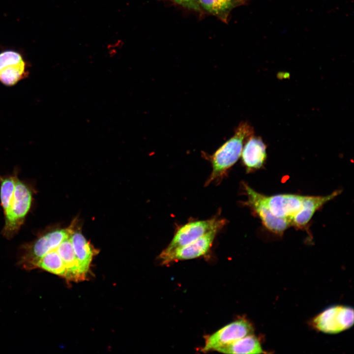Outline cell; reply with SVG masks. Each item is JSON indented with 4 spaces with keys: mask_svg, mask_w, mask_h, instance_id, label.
I'll return each instance as SVG.
<instances>
[{
    "mask_svg": "<svg viewBox=\"0 0 354 354\" xmlns=\"http://www.w3.org/2000/svg\"><path fill=\"white\" fill-rule=\"evenodd\" d=\"M73 230L71 227L57 229L38 237L27 249L21 260V264L27 269L36 268L38 262L47 253L56 249Z\"/></svg>",
    "mask_w": 354,
    "mask_h": 354,
    "instance_id": "3",
    "label": "cell"
},
{
    "mask_svg": "<svg viewBox=\"0 0 354 354\" xmlns=\"http://www.w3.org/2000/svg\"><path fill=\"white\" fill-rule=\"evenodd\" d=\"M354 324V309L337 305L329 307L317 316L312 324L317 330L335 334L350 328Z\"/></svg>",
    "mask_w": 354,
    "mask_h": 354,
    "instance_id": "5",
    "label": "cell"
},
{
    "mask_svg": "<svg viewBox=\"0 0 354 354\" xmlns=\"http://www.w3.org/2000/svg\"><path fill=\"white\" fill-rule=\"evenodd\" d=\"M56 249L65 264L67 272L66 279L74 281L84 279L86 275L81 269L70 236L65 238Z\"/></svg>",
    "mask_w": 354,
    "mask_h": 354,
    "instance_id": "12",
    "label": "cell"
},
{
    "mask_svg": "<svg viewBox=\"0 0 354 354\" xmlns=\"http://www.w3.org/2000/svg\"><path fill=\"white\" fill-rule=\"evenodd\" d=\"M254 135L253 127L247 122H241L234 134L208 157L212 172L206 185L216 179H220L238 160L246 140Z\"/></svg>",
    "mask_w": 354,
    "mask_h": 354,
    "instance_id": "1",
    "label": "cell"
},
{
    "mask_svg": "<svg viewBox=\"0 0 354 354\" xmlns=\"http://www.w3.org/2000/svg\"><path fill=\"white\" fill-rule=\"evenodd\" d=\"M24 62L22 55L16 51L8 50L0 53V71L9 65Z\"/></svg>",
    "mask_w": 354,
    "mask_h": 354,
    "instance_id": "19",
    "label": "cell"
},
{
    "mask_svg": "<svg viewBox=\"0 0 354 354\" xmlns=\"http://www.w3.org/2000/svg\"><path fill=\"white\" fill-rule=\"evenodd\" d=\"M27 74L25 62L10 65L0 71V82L5 86H12Z\"/></svg>",
    "mask_w": 354,
    "mask_h": 354,
    "instance_id": "18",
    "label": "cell"
},
{
    "mask_svg": "<svg viewBox=\"0 0 354 354\" xmlns=\"http://www.w3.org/2000/svg\"><path fill=\"white\" fill-rule=\"evenodd\" d=\"M270 212L275 217L284 219L290 226L292 221L302 206L305 196L284 194L264 196Z\"/></svg>",
    "mask_w": 354,
    "mask_h": 354,
    "instance_id": "9",
    "label": "cell"
},
{
    "mask_svg": "<svg viewBox=\"0 0 354 354\" xmlns=\"http://www.w3.org/2000/svg\"><path fill=\"white\" fill-rule=\"evenodd\" d=\"M247 200L245 205L249 206L259 217L264 226L270 232L282 235L289 228V223L284 219L274 216L270 212L264 200V195L260 194L251 188L247 184H243Z\"/></svg>",
    "mask_w": 354,
    "mask_h": 354,
    "instance_id": "6",
    "label": "cell"
},
{
    "mask_svg": "<svg viewBox=\"0 0 354 354\" xmlns=\"http://www.w3.org/2000/svg\"><path fill=\"white\" fill-rule=\"evenodd\" d=\"M266 149V146L260 137L253 135L246 140L241 154L247 173L263 167L267 158Z\"/></svg>",
    "mask_w": 354,
    "mask_h": 354,
    "instance_id": "10",
    "label": "cell"
},
{
    "mask_svg": "<svg viewBox=\"0 0 354 354\" xmlns=\"http://www.w3.org/2000/svg\"><path fill=\"white\" fill-rule=\"evenodd\" d=\"M37 267L66 278L67 272L65 264L56 249L42 257L37 263Z\"/></svg>",
    "mask_w": 354,
    "mask_h": 354,
    "instance_id": "16",
    "label": "cell"
},
{
    "mask_svg": "<svg viewBox=\"0 0 354 354\" xmlns=\"http://www.w3.org/2000/svg\"><path fill=\"white\" fill-rule=\"evenodd\" d=\"M216 351L224 354L264 353L260 342L253 334L217 349Z\"/></svg>",
    "mask_w": 354,
    "mask_h": 354,
    "instance_id": "15",
    "label": "cell"
},
{
    "mask_svg": "<svg viewBox=\"0 0 354 354\" xmlns=\"http://www.w3.org/2000/svg\"><path fill=\"white\" fill-rule=\"evenodd\" d=\"M253 332L254 328L250 323L244 319H239L208 336L202 351L204 352L215 351Z\"/></svg>",
    "mask_w": 354,
    "mask_h": 354,
    "instance_id": "7",
    "label": "cell"
},
{
    "mask_svg": "<svg viewBox=\"0 0 354 354\" xmlns=\"http://www.w3.org/2000/svg\"><path fill=\"white\" fill-rule=\"evenodd\" d=\"M174 2L189 9L200 11L199 0H171Z\"/></svg>",
    "mask_w": 354,
    "mask_h": 354,
    "instance_id": "20",
    "label": "cell"
},
{
    "mask_svg": "<svg viewBox=\"0 0 354 354\" xmlns=\"http://www.w3.org/2000/svg\"><path fill=\"white\" fill-rule=\"evenodd\" d=\"M247 0H199L201 9L227 23L231 11Z\"/></svg>",
    "mask_w": 354,
    "mask_h": 354,
    "instance_id": "14",
    "label": "cell"
},
{
    "mask_svg": "<svg viewBox=\"0 0 354 354\" xmlns=\"http://www.w3.org/2000/svg\"><path fill=\"white\" fill-rule=\"evenodd\" d=\"M70 238L81 269L86 275L95 251L80 231H73Z\"/></svg>",
    "mask_w": 354,
    "mask_h": 354,
    "instance_id": "13",
    "label": "cell"
},
{
    "mask_svg": "<svg viewBox=\"0 0 354 354\" xmlns=\"http://www.w3.org/2000/svg\"><path fill=\"white\" fill-rule=\"evenodd\" d=\"M32 202L30 189L17 177L9 215L5 218L3 235L9 238L19 230L29 211Z\"/></svg>",
    "mask_w": 354,
    "mask_h": 354,
    "instance_id": "2",
    "label": "cell"
},
{
    "mask_svg": "<svg viewBox=\"0 0 354 354\" xmlns=\"http://www.w3.org/2000/svg\"><path fill=\"white\" fill-rule=\"evenodd\" d=\"M341 193L337 190L325 196H305L301 208L294 218L292 226L303 228L308 224L315 212Z\"/></svg>",
    "mask_w": 354,
    "mask_h": 354,
    "instance_id": "11",
    "label": "cell"
},
{
    "mask_svg": "<svg viewBox=\"0 0 354 354\" xmlns=\"http://www.w3.org/2000/svg\"><path fill=\"white\" fill-rule=\"evenodd\" d=\"M219 230L218 229H214L186 245L167 254H160L159 257L161 263L166 265L173 262L190 260L204 255L210 249L215 237Z\"/></svg>",
    "mask_w": 354,
    "mask_h": 354,
    "instance_id": "8",
    "label": "cell"
},
{
    "mask_svg": "<svg viewBox=\"0 0 354 354\" xmlns=\"http://www.w3.org/2000/svg\"><path fill=\"white\" fill-rule=\"evenodd\" d=\"M16 176L0 177V196L5 218L9 214L15 190Z\"/></svg>",
    "mask_w": 354,
    "mask_h": 354,
    "instance_id": "17",
    "label": "cell"
},
{
    "mask_svg": "<svg viewBox=\"0 0 354 354\" xmlns=\"http://www.w3.org/2000/svg\"><path fill=\"white\" fill-rule=\"evenodd\" d=\"M224 219L215 218L189 222L178 228L168 246L161 254L168 253L186 245L214 229H221L225 225Z\"/></svg>",
    "mask_w": 354,
    "mask_h": 354,
    "instance_id": "4",
    "label": "cell"
}]
</instances>
